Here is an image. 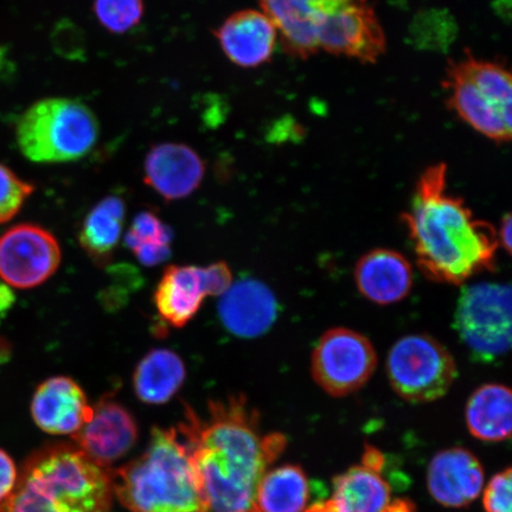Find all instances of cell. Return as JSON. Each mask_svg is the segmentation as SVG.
I'll list each match as a JSON object with an SVG mask.
<instances>
[{
  "instance_id": "17",
  "label": "cell",
  "mask_w": 512,
  "mask_h": 512,
  "mask_svg": "<svg viewBox=\"0 0 512 512\" xmlns=\"http://www.w3.org/2000/svg\"><path fill=\"white\" fill-rule=\"evenodd\" d=\"M219 315L224 328L241 338H255L272 328L278 303L271 288L259 280L239 281L223 294Z\"/></svg>"
},
{
  "instance_id": "16",
  "label": "cell",
  "mask_w": 512,
  "mask_h": 512,
  "mask_svg": "<svg viewBox=\"0 0 512 512\" xmlns=\"http://www.w3.org/2000/svg\"><path fill=\"white\" fill-rule=\"evenodd\" d=\"M432 497L448 508H464L480 495L484 486L482 464L462 447L435 454L427 471Z\"/></svg>"
},
{
  "instance_id": "1",
  "label": "cell",
  "mask_w": 512,
  "mask_h": 512,
  "mask_svg": "<svg viewBox=\"0 0 512 512\" xmlns=\"http://www.w3.org/2000/svg\"><path fill=\"white\" fill-rule=\"evenodd\" d=\"M194 467L200 512H260L262 478L285 451L284 434L264 433L246 396L210 400L206 415L185 406L178 431Z\"/></svg>"
},
{
  "instance_id": "26",
  "label": "cell",
  "mask_w": 512,
  "mask_h": 512,
  "mask_svg": "<svg viewBox=\"0 0 512 512\" xmlns=\"http://www.w3.org/2000/svg\"><path fill=\"white\" fill-rule=\"evenodd\" d=\"M125 245L144 266H157L171 255V232L157 215L142 211L134 217Z\"/></svg>"
},
{
  "instance_id": "12",
  "label": "cell",
  "mask_w": 512,
  "mask_h": 512,
  "mask_svg": "<svg viewBox=\"0 0 512 512\" xmlns=\"http://www.w3.org/2000/svg\"><path fill=\"white\" fill-rule=\"evenodd\" d=\"M139 437L133 415L112 398H102L93 407L91 419L74 434L73 444L104 469L126 456Z\"/></svg>"
},
{
  "instance_id": "8",
  "label": "cell",
  "mask_w": 512,
  "mask_h": 512,
  "mask_svg": "<svg viewBox=\"0 0 512 512\" xmlns=\"http://www.w3.org/2000/svg\"><path fill=\"white\" fill-rule=\"evenodd\" d=\"M456 330L482 362H494L511 347V287L483 283L464 288L456 309Z\"/></svg>"
},
{
  "instance_id": "30",
  "label": "cell",
  "mask_w": 512,
  "mask_h": 512,
  "mask_svg": "<svg viewBox=\"0 0 512 512\" xmlns=\"http://www.w3.org/2000/svg\"><path fill=\"white\" fill-rule=\"evenodd\" d=\"M18 479L15 460L0 448V503L14 491Z\"/></svg>"
},
{
  "instance_id": "32",
  "label": "cell",
  "mask_w": 512,
  "mask_h": 512,
  "mask_svg": "<svg viewBox=\"0 0 512 512\" xmlns=\"http://www.w3.org/2000/svg\"><path fill=\"white\" fill-rule=\"evenodd\" d=\"M511 232H512V219H511V215L507 214L503 217V220L501 222V227H499V229L497 230V235H498L499 246H502L505 249V251H507L508 254L511 253V246H512Z\"/></svg>"
},
{
  "instance_id": "4",
  "label": "cell",
  "mask_w": 512,
  "mask_h": 512,
  "mask_svg": "<svg viewBox=\"0 0 512 512\" xmlns=\"http://www.w3.org/2000/svg\"><path fill=\"white\" fill-rule=\"evenodd\" d=\"M111 476L114 496L130 512L201 511L194 467L174 427H153L144 453Z\"/></svg>"
},
{
  "instance_id": "9",
  "label": "cell",
  "mask_w": 512,
  "mask_h": 512,
  "mask_svg": "<svg viewBox=\"0 0 512 512\" xmlns=\"http://www.w3.org/2000/svg\"><path fill=\"white\" fill-rule=\"evenodd\" d=\"M312 376L335 398L360 390L373 376L377 357L366 336L347 328L326 331L312 352Z\"/></svg>"
},
{
  "instance_id": "33",
  "label": "cell",
  "mask_w": 512,
  "mask_h": 512,
  "mask_svg": "<svg viewBox=\"0 0 512 512\" xmlns=\"http://www.w3.org/2000/svg\"><path fill=\"white\" fill-rule=\"evenodd\" d=\"M414 505L406 499H396L390 503L386 512H414Z\"/></svg>"
},
{
  "instance_id": "13",
  "label": "cell",
  "mask_w": 512,
  "mask_h": 512,
  "mask_svg": "<svg viewBox=\"0 0 512 512\" xmlns=\"http://www.w3.org/2000/svg\"><path fill=\"white\" fill-rule=\"evenodd\" d=\"M30 412L43 432L73 437L91 419L93 406L78 382L68 376H54L37 387Z\"/></svg>"
},
{
  "instance_id": "21",
  "label": "cell",
  "mask_w": 512,
  "mask_h": 512,
  "mask_svg": "<svg viewBox=\"0 0 512 512\" xmlns=\"http://www.w3.org/2000/svg\"><path fill=\"white\" fill-rule=\"evenodd\" d=\"M207 297L204 267L172 265L164 271L153 299L160 318L181 329L194 319Z\"/></svg>"
},
{
  "instance_id": "6",
  "label": "cell",
  "mask_w": 512,
  "mask_h": 512,
  "mask_svg": "<svg viewBox=\"0 0 512 512\" xmlns=\"http://www.w3.org/2000/svg\"><path fill=\"white\" fill-rule=\"evenodd\" d=\"M448 104L466 124L496 142L512 132V83L507 69L473 57L447 69Z\"/></svg>"
},
{
  "instance_id": "11",
  "label": "cell",
  "mask_w": 512,
  "mask_h": 512,
  "mask_svg": "<svg viewBox=\"0 0 512 512\" xmlns=\"http://www.w3.org/2000/svg\"><path fill=\"white\" fill-rule=\"evenodd\" d=\"M319 50L374 62L386 49L379 19L367 0H349L325 18L318 35Z\"/></svg>"
},
{
  "instance_id": "27",
  "label": "cell",
  "mask_w": 512,
  "mask_h": 512,
  "mask_svg": "<svg viewBox=\"0 0 512 512\" xmlns=\"http://www.w3.org/2000/svg\"><path fill=\"white\" fill-rule=\"evenodd\" d=\"M95 16L102 27L114 34L136 28L144 16L143 0H95Z\"/></svg>"
},
{
  "instance_id": "22",
  "label": "cell",
  "mask_w": 512,
  "mask_h": 512,
  "mask_svg": "<svg viewBox=\"0 0 512 512\" xmlns=\"http://www.w3.org/2000/svg\"><path fill=\"white\" fill-rule=\"evenodd\" d=\"M466 425L473 437L495 443L511 435L512 396L503 384L479 387L466 405Z\"/></svg>"
},
{
  "instance_id": "24",
  "label": "cell",
  "mask_w": 512,
  "mask_h": 512,
  "mask_svg": "<svg viewBox=\"0 0 512 512\" xmlns=\"http://www.w3.org/2000/svg\"><path fill=\"white\" fill-rule=\"evenodd\" d=\"M125 216V202L118 196H108L85 217L79 242L96 266L110 264L123 235Z\"/></svg>"
},
{
  "instance_id": "15",
  "label": "cell",
  "mask_w": 512,
  "mask_h": 512,
  "mask_svg": "<svg viewBox=\"0 0 512 512\" xmlns=\"http://www.w3.org/2000/svg\"><path fill=\"white\" fill-rule=\"evenodd\" d=\"M203 160L185 144L165 143L153 146L144 164L145 182L166 201L187 198L203 181Z\"/></svg>"
},
{
  "instance_id": "23",
  "label": "cell",
  "mask_w": 512,
  "mask_h": 512,
  "mask_svg": "<svg viewBox=\"0 0 512 512\" xmlns=\"http://www.w3.org/2000/svg\"><path fill=\"white\" fill-rule=\"evenodd\" d=\"M187 368L181 357L169 349H155L139 362L133 374V388L147 405H163L182 388Z\"/></svg>"
},
{
  "instance_id": "28",
  "label": "cell",
  "mask_w": 512,
  "mask_h": 512,
  "mask_svg": "<svg viewBox=\"0 0 512 512\" xmlns=\"http://www.w3.org/2000/svg\"><path fill=\"white\" fill-rule=\"evenodd\" d=\"M34 191V185L0 163V224L14 219Z\"/></svg>"
},
{
  "instance_id": "14",
  "label": "cell",
  "mask_w": 512,
  "mask_h": 512,
  "mask_svg": "<svg viewBox=\"0 0 512 512\" xmlns=\"http://www.w3.org/2000/svg\"><path fill=\"white\" fill-rule=\"evenodd\" d=\"M278 36L291 54L307 57L317 53L319 30L332 11L349 0H259Z\"/></svg>"
},
{
  "instance_id": "3",
  "label": "cell",
  "mask_w": 512,
  "mask_h": 512,
  "mask_svg": "<svg viewBox=\"0 0 512 512\" xmlns=\"http://www.w3.org/2000/svg\"><path fill=\"white\" fill-rule=\"evenodd\" d=\"M113 497L111 469L74 444L55 443L25 460L0 512H110Z\"/></svg>"
},
{
  "instance_id": "5",
  "label": "cell",
  "mask_w": 512,
  "mask_h": 512,
  "mask_svg": "<svg viewBox=\"0 0 512 512\" xmlns=\"http://www.w3.org/2000/svg\"><path fill=\"white\" fill-rule=\"evenodd\" d=\"M100 136L99 121L91 108L66 98L37 101L19 118V150L31 162L68 163L86 157Z\"/></svg>"
},
{
  "instance_id": "7",
  "label": "cell",
  "mask_w": 512,
  "mask_h": 512,
  "mask_svg": "<svg viewBox=\"0 0 512 512\" xmlns=\"http://www.w3.org/2000/svg\"><path fill=\"white\" fill-rule=\"evenodd\" d=\"M457 374V363L451 352L428 335L402 337L388 354L390 386L408 402L426 403L444 398Z\"/></svg>"
},
{
  "instance_id": "31",
  "label": "cell",
  "mask_w": 512,
  "mask_h": 512,
  "mask_svg": "<svg viewBox=\"0 0 512 512\" xmlns=\"http://www.w3.org/2000/svg\"><path fill=\"white\" fill-rule=\"evenodd\" d=\"M15 303L16 296L14 291H12V287L0 280V324L9 315Z\"/></svg>"
},
{
  "instance_id": "34",
  "label": "cell",
  "mask_w": 512,
  "mask_h": 512,
  "mask_svg": "<svg viewBox=\"0 0 512 512\" xmlns=\"http://www.w3.org/2000/svg\"><path fill=\"white\" fill-rule=\"evenodd\" d=\"M305 512H339L336 508V505L332 501L326 502H317L312 504L309 509H306Z\"/></svg>"
},
{
  "instance_id": "19",
  "label": "cell",
  "mask_w": 512,
  "mask_h": 512,
  "mask_svg": "<svg viewBox=\"0 0 512 512\" xmlns=\"http://www.w3.org/2000/svg\"><path fill=\"white\" fill-rule=\"evenodd\" d=\"M223 53L236 66L255 68L271 59L277 46L278 31L264 12H236L216 30Z\"/></svg>"
},
{
  "instance_id": "25",
  "label": "cell",
  "mask_w": 512,
  "mask_h": 512,
  "mask_svg": "<svg viewBox=\"0 0 512 512\" xmlns=\"http://www.w3.org/2000/svg\"><path fill=\"white\" fill-rule=\"evenodd\" d=\"M309 499V479L297 465L268 471L259 486L260 512H304Z\"/></svg>"
},
{
  "instance_id": "10",
  "label": "cell",
  "mask_w": 512,
  "mask_h": 512,
  "mask_svg": "<svg viewBox=\"0 0 512 512\" xmlns=\"http://www.w3.org/2000/svg\"><path fill=\"white\" fill-rule=\"evenodd\" d=\"M61 259L59 241L37 224H17L0 236V279L10 287L41 286L59 270Z\"/></svg>"
},
{
  "instance_id": "2",
  "label": "cell",
  "mask_w": 512,
  "mask_h": 512,
  "mask_svg": "<svg viewBox=\"0 0 512 512\" xmlns=\"http://www.w3.org/2000/svg\"><path fill=\"white\" fill-rule=\"evenodd\" d=\"M402 221L428 279L460 285L472 275L494 270L497 230L475 219L463 200L448 194L444 164L432 166L421 176L411 210Z\"/></svg>"
},
{
  "instance_id": "20",
  "label": "cell",
  "mask_w": 512,
  "mask_h": 512,
  "mask_svg": "<svg viewBox=\"0 0 512 512\" xmlns=\"http://www.w3.org/2000/svg\"><path fill=\"white\" fill-rule=\"evenodd\" d=\"M355 281L358 291L370 302L390 305L401 302L411 292L413 270L402 254L377 248L358 260Z\"/></svg>"
},
{
  "instance_id": "29",
  "label": "cell",
  "mask_w": 512,
  "mask_h": 512,
  "mask_svg": "<svg viewBox=\"0 0 512 512\" xmlns=\"http://www.w3.org/2000/svg\"><path fill=\"white\" fill-rule=\"evenodd\" d=\"M511 469H507L490 480L484 491L486 512H511Z\"/></svg>"
},
{
  "instance_id": "18",
  "label": "cell",
  "mask_w": 512,
  "mask_h": 512,
  "mask_svg": "<svg viewBox=\"0 0 512 512\" xmlns=\"http://www.w3.org/2000/svg\"><path fill=\"white\" fill-rule=\"evenodd\" d=\"M384 457L367 446L360 465L334 479V502L339 512H386L393 502L392 490L382 475Z\"/></svg>"
}]
</instances>
